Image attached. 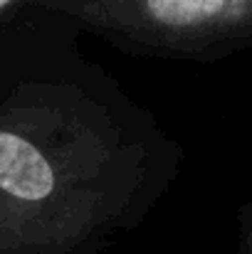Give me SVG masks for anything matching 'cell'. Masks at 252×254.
Segmentation results:
<instances>
[{"mask_svg":"<svg viewBox=\"0 0 252 254\" xmlns=\"http://www.w3.org/2000/svg\"><path fill=\"white\" fill-rule=\"evenodd\" d=\"M146 153L67 82L17 77L0 50V254H80L131 205Z\"/></svg>","mask_w":252,"mask_h":254,"instance_id":"1","label":"cell"},{"mask_svg":"<svg viewBox=\"0 0 252 254\" xmlns=\"http://www.w3.org/2000/svg\"><path fill=\"white\" fill-rule=\"evenodd\" d=\"M94 30L166 50L252 37V0H30Z\"/></svg>","mask_w":252,"mask_h":254,"instance_id":"2","label":"cell"},{"mask_svg":"<svg viewBox=\"0 0 252 254\" xmlns=\"http://www.w3.org/2000/svg\"><path fill=\"white\" fill-rule=\"evenodd\" d=\"M22 2H30V0H0V25L5 22V17H7V12H10L12 7H17V5H22Z\"/></svg>","mask_w":252,"mask_h":254,"instance_id":"3","label":"cell"}]
</instances>
